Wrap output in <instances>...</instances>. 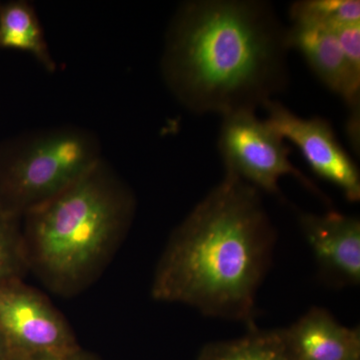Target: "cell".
Here are the masks:
<instances>
[{
	"mask_svg": "<svg viewBox=\"0 0 360 360\" xmlns=\"http://www.w3.org/2000/svg\"><path fill=\"white\" fill-rule=\"evenodd\" d=\"M288 27L260 0H191L168 26L161 75L195 115L257 110L288 84Z\"/></svg>",
	"mask_w": 360,
	"mask_h": 360,
	"instance_id": "1",
	"label": "cell"
},
{
	"mask_svg": "<svg viewBox=\"0 0 360 360\" xmlns=\"http://www.w3.org/2000/svg\"><path fill=\"white\" fill-rule=\"evenodd\" d=\"M276 241L262 193L224 174L172 232L156 265L151 296L206 316L253 323Z\"/></svg>",
	"mask_w": 360,
	"mask_h": 360,
	"instance_id": "2",
	"label": "cell"
},
{
	"mask_svg": "<svg viewBox=\"0 0 360 360\" xmlns=\"http://www.w3.org/2000/svg\"><path fill=\"white\" fill-rule=\"evenodd\" d=\"M135 208L131 189L103 158L22 217L30 269L59 295L84 290L122 243Z\"/></svg>",
	"mask_w": 360,
	"mask_h": 360,
	"instance_id": "3",
	"label": "cell"
},
{
	"mask_svg": "<svg viewBox=\"0 0 360 360\" xmlns=\"http://www.w3.org/2000/svg\"><path fill=\"white\" fill-rule=\"evenodd\" d=\"M101 160L96 134L73 125L25 132L2 142L0 212L22 219Z\"/></svg>",
	"mask_w": 360,
	"mask_h": 360,
	"instance_id": "4",
	"label": "cell"
},
{
	"mask_svg": "<svg viewBox=\"0 0 360 360\" xmlns=\"http://www.w3.org/2000/svg\"><path fill=\"white\" fill-rule=\"evenodd\" d=\"M219 150L225 174L233 175L260 193H281L279 180L290 175L310 191L328 200L319 187L290 160V149L283 137L255 111L241 110L222 116Z\"/></svg>",
	"mask_w": 360,
	"mask_h": 360,
	"instance_id": "5",
	"label": "cell"
},
{
	"mask_svg": "<svg viewBox=\"0 0 360 360\" xmlns=\"http://www.w3.org/2000/svg\"><path fill=\"white\" fill-rule=\"evenodd\" d=\"M0 335L11 357L79 348L65 317L22 281L0 285Z\"/></svg>",
	"mask_w": 360,
	"mask_h": 360,
	"instance_id": "6",
	"label": "cell"
},
{
	"mask_svg": "<svg viewBox=\"0 0 360 360\" xmlns=\"http://www.w3.org/2000/svg\"><path fill=\"white\" fill-rule=\"evenodd\" d=\"M262 108L266 122L283 141H290L317 176L340 188L350 202L360 200L359 167L341 146L330 123L322 117L303 118L276 101Z\"/></svg>",
	"mask_w": 360,
	"mask_h": 360,
	"instance_id": "7",
	"label": "cell"
},
{
	"mask_svg": "<svg viewBox=\"0 0 360 360\" xmlns=\"http://www.w3.org/2000/svg\"><path fill=\"white\" fill-rule=\"evenodd\" d=\"M300 229L315 257L319 274L338 288L360 284V220L330 212H302Z\"/></svg>",
	"mask_w": 360,
	"mask_h": 360,
	"instance_id": "8",
	"label": "cell"
},
{
	"mask_svg": "<svg viewBox=\"0 0 360 360\" xmlns=\"http://www.w3.org/2000/svg\"><path fill=\"white\" fill-rule=\"evenodd\" d=\"M290 49L302 54L310 70L350 111L360 110V73L348 63L335 32L316 26L288 27Z\"/></svg>",
	"mask_w": 360,
	"mask_h": 360,
	"instance_id": "9",
	"label": "cell"
},
{
	"mask_svg": "<svg viewBox=\"0 0 360 360\" xmlns=\"http://www.w3.org/2000/svg\"><path fill=\"white\" fill-rule=\"evenodd\" d=\"M281 330L295 360L360 359L359 328L343 326L328 309L312 307Z\"/></svg>",
	"mask_w": 360,
	"mask_h": 360,
	"instance_id": "10",
	"label": "cell"
},
{
	"mask_svg": "<svg viewBox=\"0 0 360 360\" xmlns=\"http://www.w3.org/2000/svg\"><path fill=\"white\" fill-rule=\"evenodd\" d=\"M0 49L27 52L49 72L58 68L34 6L25 0L0 4Z\"/></svg>",
	"mask_w": 360,
	"mask_h": 360,
	"instance_id": "11",
	"label": "cell"
},
{
	"mask_svg": "<svg viewBox=\"0 0 360 360\" xmlns=\"http://www.w3.org/2000/svg\"><path fill=\"white\" fill-rule=\"evenodd\" d=\"M196 360H295L284 342L281 329L264 330L253 323L236 340L207 343Z\"/></svg>",
	"mask_w": 360,
	"mask_h": 360,
	"instance_id": "12",
	"label": "cell"
},
{
	"mask_svg": "<svg viewBox=\"0 0 360 360\" xmlns=\"http://www.w3.org/2000/svg\"><path fill=\"white\" fill-rule=\"evenodd\" d=\"M291 25L316 26L335 30L360 25L359 0H302L291 4Z\"/></svg>",
	"mask_w": 360,
	"mask_h": 360,
	"instance_id": "13",
	"label": "cell"
},
{
	"mask_svg": "<svg viewBox=\"0 0 360 360\" xmlns=\"http://www.w3.org/2000/svg\"><path fill=\"white\" fill-rule=\"evenodd\" d=\"M20 220L0 212V285L22 281L30 270Z\"/></svg>",
	"mask_w": 360,
	"mask_h": 360,
	"instance_id": "14",
	"label": "cell"
},
{
	"mask_svg": "<svg viewBox=\"0 0 360 360\" xmlns=\"http://www.w3.org/2000/svg\"><path fill=\"white\" fill-rule=\"evenodd\" d=\"M333 32H335L348 63L360 73V25L343 26Z\"/></svg>",
	"mask_w": 360,
	"mask_h": 360,
	"instance_id": "15",
	"label": "cell"
},
{
	"mask_svg": "<svg viewBox=\"0 0 360 360\" xmlns=\"http://www.w3.org/2000/svg\"><path fill=\"white\" fill-rule=\"evenodd\" d=\"M11 360H94L82 352L80 348L72 352L61 354H44L26 355V356H11Z\"/></svg>",
	"mask_w": 360,
	"mask_h": 360,
	"instance_id": "16",
	"label": "cell"
},
{
	"mask_svg": "<svg viewBox=\"0 0 360 360\" xmlns=\"http://www.w3.org/2000/svg\"><path fill=\"white\" fill-rule=\"evenodd\" d=\"M0 360H11V355L1 335H0Z\"/></svg>",
	"mask_w": 360,
	"mask_h": 360,
	"instance_id": "17",
	"label": "cell"
},
{
	"mask_svg": "<svg viewBox=\"0 0 360 360\" xmlns=\"http://www.w3.org/2000/svg\"><path fill=\"white\" fill-rule=\"evenodd\" d=\"M0 4H1V2H0Z\"/></svg>",
	"mask_w": 360,
	"mask_h": 360,
	"instance_id": "18",
	"label": "cell"
},
{
	"mask_svg": "<svg viewBox=\"0 0 360 360\" xmlns=\"http://www.w3.org/2000/svg\"><path fill=\"white\" fill-rule=\"evenodd\" d=\"M357 360H360V359H357Z\"/></svg>",
	"mask_w": 360,
	"mask_h": 360,
	"instance_id": "19",
	"label": "cell"
}]
</instances>
